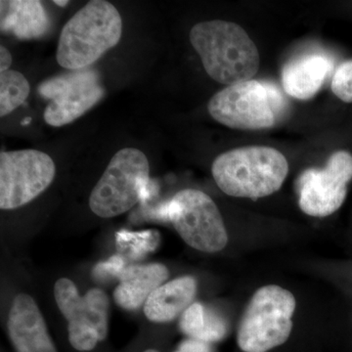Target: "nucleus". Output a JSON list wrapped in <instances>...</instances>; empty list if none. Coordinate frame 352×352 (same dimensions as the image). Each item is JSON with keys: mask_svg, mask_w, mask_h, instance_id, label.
I'll list each match as a JSON object with an SVG mask.
<instances>
[{"mask_svg": "<svg viewBox=\"0 0 352 352\" xmlns=\"http://www.w3.org/2000/svg\"><path fill=\"white\" fill-rule=\"evenodd\" d=\"M296 298L276 285L263 287L252 296L241 319L237 344L244 352H267L288 340Z\"/></svg>", "mask_w": 352, "mask_h": 352, "instance_id": "39448f33", "label": "nucleus"}, {"mask_svg": "<svg viewBox=\"0 0 352 352\" xmlns=\"http://www.w3.org/2000/svg\"><path fill=\"white\" fill-rule=\"evenodd\" d=\"M332 62L322 54H308L285 65L282 83L285 92L298 100L314 97L325 82Z\"/></svg>", "mask_w": 352, "mask_h": 352, "instance_id": "2eb2a0df", "label": "nucleus"}, {"mask_svg": "<svg viewBox=\"0 0 352 352\" xmlns=\"http://www.w3.org/2000/svg\"><path fill=\"white\" fill-rule=\"evenodd\" d=\"M1 31L20 39L38 38L50 29L47 13L41 1H1Z\"/></svg>", "mask_w": 352, "mask_h": 352, "instance_id": "dca6fc26", "label": "nucleus"}, {"mask_svg": "<svg viewBox=\"0 0 352 352\" xmlns=\"http://www.w3.org/2000/svg\"><path fill=\"white\" fill-rule=\"evenodd\" d=\"M38 91L50 100L44 110V120L55 127L75 122L105 94L98 75L87 68L53 76L39 85Z\"/></svg>", "mask_w": 352, "mask_h": 352, "instance_id": "9d476101", "label": "nucleus"}, {"mask_svg": "<svg viewBox=\"0 0 352 352\" xmlns=\"http://www.w3.org/2000/svg\"><path fill=\"white\" fill-rule=\"evenodd\" d=\"M159 237L150 232L132 234L120 231L117 234V245L120 252L131 251L132 258H138L157 247Z\"/></svg>", "mask_w": 352, "mask_h": 352, "instance_id": "6ab92c4d", "label": "nucleus"}, {"mask_svg": "<svg viewBox=\"0 0 352 352\" xmlns=\"http://www.w3.org/2000/svg\"><path fill=\"white\" fill-rule=\"evenodd\" d=\"M143 352H160V351H157V349H147V351H145Z\"/></svg>", "mask_w": 352, "mask_h": 352, "instance_id": "393cba45", "label": "nucleus"}, {"mask_svg": "<svg viewBox=\"0 0 352 352\" xmlns=\"http://www.w3.org/2000/svg\"><path fill=\"white\" fill-rule=\"evenodd\" d=\"M352 179V156L339 151L329 159L322 170L308 168L296 180L300 210L311 217H325L337 212Z\"/></svg>", "mask_w": 352, "mask_h": 352, "instance_id": "9b49d317", "label": "nucleus"}, {"mask_svg": "<svg viewBox=\"0 0 352 352\" xmlns=\"http://www.w3.org/2000/svg\"><path fill=\"white\" fill-rule=\"evenodd\" d=\"M55 302L68 322V338L78 351H91L108 335L110 300L103 289L94 288L80 296L69 278H60L54 285Z\"/></svg>", "mask_w": 352, "mask_h": 352, "instance_id": "6e6552de", "label": "nucleus"}, {"mask_svg": "<svg viewBox=\"0 0 352 352\" xmlns=\"http://www.w3.org/2000/svg\"><path fill=\"white\" fill-rule=\"evenodd\" d=\"M7 331L16 352H58L38 303L28 294L13 298Z\"/></svg>", "mask_w": 352, "mask_h": 352, "instance_id": "f8f14e48", "label": "nucleus"}, {"mask_svg": "<svg viewBox=\"0 0 352 352\" xmlns=\"http://www.w3.org/2000/svg\"><path fill=\"white\" fill-rule=\"evenodd\" d=\"M189 36L204 68L215 82L232 85L251 80L258 73V47L239 25L206 21L194 25Z\"/></svg>", "mask_w": 352, "mask_h": 352, "instance_id": "f257e3e1", "label": "nucleus"}, {"mask_svg": "<svg viewBox=\"0 0 352 352\" xmlns=\"http://www.w3.org/2000/svg\"><path fill=\"white\" fill-rule=\"evenodd\" d=\"M197 281L192 276H182L166 282L155 289L144 305V314L154 323H168L182 316L193 303Z\"/></svg>", "mask_w": 352, "mask_h": 352, "instance_id": "4468645a", "label": "nucleus"}, {"mask_svg": "<svg viewBox=\"0 0 352 352\" xmlns=\"http://www.w3.org/2000/svg\"><path fill=\"white\" fill-rule=\"evenodd\" d=\"M332 90L340 100L352 103V60L340 65L335 72Z\"/></svg>", "mask_w": 352, "mask_h": 352, "instance_id": "aec40b11", "label": "nucleus"}, {"mask_svg": "<svg viewBox=\"0 0 352 352\" xmlns=\"http://www.w3.org/2000/svg\"><path fill=\"white\" fill-rule=\"evenodd\" d=\"M122 20L105 0H94L73 16L60 34L58 64L69 71L87 69L119 43Z\"/></svg>", "mask_w": 352, "mask_h": 352, "instance_id": "7ed1b4c3", "label": "nucleus"}, {"mask_svg": "<svg viewBox=\"0 0 352 352\" xmlns=\"http://www.w3.org/2000/svg\"><path fill=\"white\" fill-rule=\"evenodd\" d=\"M53 3L56 4L58 6L64 7L69 3V1H66V0H64V1H53Z\"/></svg>", "mask_w": 352, "mask_h": 352, "instance_id": "b1692460", "label": "nucleus"}, {"mask_svg": "<svg viewBox=\"0 0 352 352\" xmlns=\"http://www.w3.org/2000/svg\"><path fill=\"white\" fill-rule=\"evenodd\" d=\"M180 330L190 339L212 344L220 342L228 333V325L221 315L201 303L194 302L180 317Z\"/></svg>", "mask_w": 352, "mask_h": 352, "instance_id": "f3484780", "label": "nucleus"}, {"mask_svg": "<svg viewBox=\"0 0 352 352\" xmlns=\"http://www.w3.org/2000/svg\"><path fill=\"white\" fill-rule=\"evenodd\" d=\"M12 65V55L6 46H0V73L9 71Z\"/></svg>", "mask_w": 352, "mask_h": 352, "instance_id": "5701e85b", "label": "nucleus"}, {"mask_svg": "<svg viewBox=\"0 0 352 352\" xmlns=\"http://www.w3.org/2000/svg\"><path fill=\"white\" fill-rule=\"evenodd\" d=\"M126 268L122 256H113L105 263H100L95 266L94 275L97 279H105L110 276L119 278L120 272Z\"/></svg>", "mask_w": 352, "mask_h": 352, "instance_id": "412c9836", "label": "nucleus"}, {"mask_svg": "<svg viewBox=\"0 0 352 352\" xmlns=\"http://www.w3.org/2000/svg\"><path fill=\"white\" fill-rule=\"evenodd\" d=\"M288 109V101L274 83L254 80L228 85L208 105L217 122L244 131L275 126L286 118Z\"/></svg>", "mask_w": 352, "mask_h": 352, "instance_id": "20e7f679", "label": "nucleus"}, {"mask_svg": "<svg viewBox=\"0 0 352 352\" xmlns=\"http://www.w3.org/2000/svg\"><path fill=\"white\" fill-rule=\"evenodd\" d=\"M168 220L189 247L214 254L228 243V234L219 208L203 191L185 189L166 203Z\"/></svg>", "mask_w": 352, "mask_h": 352, "instance_id": "0eeeda50", "label": "nucleus"}, {"mask_svg": "<svg viewBox=\"0 0 352 352\" xmlns=\"http://www.w3.org/2000/svg\"><path fill=\"white\" fill-rule=\"evenodd\" d=\"M168 277V267L162 263L127 266L120 272V285L113 292L115 302L126 310L138 309Z\"/></svg>", "mask_w": 352, "mask_h": 352, "instance_id": "ddd939ff", "label": "nucleus"}, {"mask_svg": "<svg viewBox=\"0 0 352 352\" xmlns=\"http://www.w3.org/2000/svg\"><path fill=\"white\" fill-rule=\"evenodd\" d=\"M56 175L50 155L38 150L0 154V208L16 210L43 193Z\"/></svg>", "mask_w": 352, "mask_h": 352, "instance_id": "1a4fd4ad", "label": "nucleus"}, {"mask_svg": "<svg viewBox=\"0 0 352 352\" xmlns=\"http://www.w3.org/2000/svg\"><path fill=\"white\" fill-rule=\"evenodd\" d=\"M212 173L226 195L256 200L281 188L288 175L289 164L276 149L249 146L219 155L212 164Z\"/></svg>", "mask_w": 352, "mask_h": 352, "instance_id": "f03ea898", "label": "nucleus"}, {"mask_svg": "<svg viewBox=\"0 0 352 352\" xmlns=\"http://www.w3.org/2000/svg\"><path fill=\"white\" fill-rule=\"evenodd\" d=\"M30 91L31 87L23 74L14 69L0 73V116L4 117L20 107Z\"/></svg>", "mask_w": 352, "mask_h": 352, "instance_id": "a211bd4d", "label": "nucleus"}, {"mask_svg": "<svg viewBox=\"0 0 352 352\" xmlns=\"http://www.w3.org/2000/svg\"><path fill=\"white\" fill-rule=\"evenodd\" d=\"M175 352H214V351L210 344L189 338L183 340Z\"/></svg>", "mask_w": 352, "mask_h": 352, "instance_id": "4be33fe9", "label": "nucleus"}, {"mask_svg": "<svg viewBox=\"0 0 352 352\" xmlns=\"http://www.w3.org/2000/svg\"><path fill=\"white\" fill-rule=\"evenodd\" d=\"M149 176L144 153L135 148L120 150L90 193V210L102 219L126 214L144 197Z\"/></svg>", "mask_w": 352, "mask_h": 352, "instance_id": "423d86ee", "label": "nucleus"}]
</instances>
